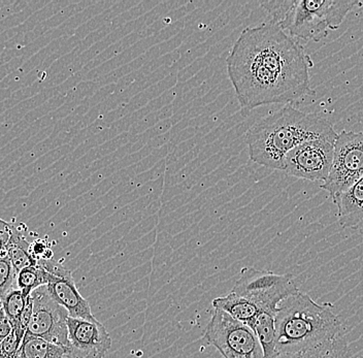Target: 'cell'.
Instances as JSON below:
<instances>
[{"instance_id":"obj_1","label":"cell","mask_w":363,"mask_h":358,"mask_svg":"<svg viewBox=\"0 0 363 358\" xmlns=\"http://www.w3.org/2000/svg\"><path fill=\"white\" fill-rule=\"evenodd\" d=\"M226 63L245 110L294 103L316 94L311 86L312 58L298 40L274 22L244 29Z\"/></svg>"},{"instance_id":"obj_2","label":"cell","mask_w":363,"mask_h":358,"mask_svg":"<svg viewBox=\"0 0 363 358\" xmlns=\"http://www.w3.org/2000/svg\"><path fill=\"white\" fill-rule=\"evenodd\" d=\"M337 133L324 118L291 106L267 115L247 130L245 139L252 162L284 171L286 155L311 140H335Z\"/></svg>"},{"instance_id":"obj_3","label":"cell","mask_w":363,"mask_h":358,"mask_svg":"<svg viewBox=\"0 0 363 358\" xmlns=\"http://www.w3.org/2000/svg\"><path fill=\"white\" fill-rule=\"evenodd\" d=\"M274 323L277 353L305 352L342 330L337 315L299 290L281 301Z\"/></svg>"},{"instance_id":"obj_4","label":"cell","mask_w":363,"mask_h":358,"mask_svg":"<svg viewBox=\"0 0 363 358\" xmlns=\"http://www.w3.org/2000/svg\"><path fill=\"white\" fill-rule=\"evenodd\" d=\"M284 31L299 40L318 43L328 35L329 30H337L347 15L362 1L339 0H285L261 4Z\"/></svg>"},{"instance_id":"obj_5","label":"cell","mask_w":363,"mask_h":358,"mask_svg":"<svg viewBox=\"0 0 363 358\" xmlns=\"http://www.w3.org/2000/svg\"><path fill=\"white\" fill-rule=\"evenodd\" d=\"M204 340L224 358H265L253 330L222 310L215 309L213 313Z\"/></svg>"},{"instance_id":"obj_6","label":"cell","mask_w":363,"mask_h":358,"mask_svg":"<svg viewBox=\"0 0 363 358\" xmlns=\"http://www.w3.org/2000/svg\"><path fill=\"white\" fill-rule=\"evenodd\" d=\"M363 177V133L342 131L335 142L328 180L320 185L335 203Z\"/></svg>"},{"instance_id":"obj_7","label":"cell","mask_w":363,"mask_h":358,"mask_svg":"<svg viewBox=\"0 0 363 358\" xmlns=\"http://www.w3.org/2000/svg\"><path fill=\"white\" fill-rule=\"evenodd\" d=\"M298 291L294 278L289 274L280 275L254 267L242 269L231 292L257 306L260 311L276 314L278 306L287 296Z\"/></svg>"},{"instance_id":"obj_8","label":"cell","mask_w":363,"mask_h":358,"mask_svg":"<svg viewBox=\"0 0 363 358\" xmlns=\"http://www.w3.org/2000/svg\"><path fill=\"white\" fill-rule=\"evenodd\" d=\"M33 310L26 334L69 349L67 318L69 314L50 294L47 285L30 294Z\"/></svg>"},{"instance_id":"obj_9","label":"cell","mask_w":363,"mask_h":358,"mask_svg":"<svg viewBox=\"0 0 363 358\" xmlns=\"http://www.w3.org/2000/svg\"><path fill=\"white\" fill-rule=\"evenodd\" d=\"M335 142L317 139L299 145L286 155L284 171L294 178L323 184L333 165Z\"/></svg>"},{"instance_id":"obj_10","label":"cell","mask_w":363,"mask_h":358,"mask_svg":"<svg viewBox=\"0 0 363 358\" xmlns=\"http://www.w3.org/2000/svg\"><path fill=\"white\" fill-rule=\"evenodd\" d=\"M38 262L49 273L47 287L50 294L59 305L67 310L69 317L93 323L97 321L91 311L89 303L77 289L72 272L53 259H40Z\"/></svg>"},{"instance_id":"obj_11","label":"cell","mask_w":363,"mask_h":358,"mask_svg":"<svg viewBox=\"0 0 363 358\" xmlns=\"http://www.w3.org/2000/svg\"><path fill=\"white\" fill-rule=\"evenodd\" d=\"M69 358H104L112 347V337L99 320L67 318Z\"/></svg>"},{"instance_id":"obj_12","label":"cell","mask_w":363,"mask_h":358,"mask_svg":"<svg viewBox=\"0 0 363 358\" xmlns=\"http://www.w3.org/2000/svg\"><path fill=\"white\" fill-rule=\"evenodd\" d=\"M333 203L342 228L363 230V177Z\"/></svg>"},{"instance_id":"obj_13","label":"cell","mask_w":363,"mask_h":358,"mask_svg":"<svg viewBox=\"0 0 363 358\" xmlns=\"http://www.w3.org/2000/svg\"><path fill=\"white\" fill-rule=\"evenodd\" d=\"M212 303L214 309L222 310L235 320L247 324L250 328L261 312L257 306L233 292L225 296L215 298Z\"/></svg>"},{"instance_id":"obj_14","label":"cell","mask_w":363,"mask_h":358,"mask_svg":"<svg viewBox=\"0 0 363 358\" xmlns=\"http://www.w3.org/2000/svg\"><path fill=\"white\" fill-rule=\"evenodd\" d=\"M68 352L69 349L49 343L42 337L26 334L17 358H60L68 354Z\"/></svg>"},{"instance_id":"obj_15","label":"cell","mask_w":363,"mask_h":358,"mask_svg":"<svg viewBox=\"0 0 363 358\" xmlns=\"http://www.w3.org/2000/svg\"><path fill=\"white\" fill-rule=\"evenodd\" d=\"M274 313L261 311L252 324L251 328L255 332L262 347L265 358H276L277 335Z\"/></svg>"},{"instance_id":"obj_16","label":"cell","mask_w":363,"mask_h":358,"mask_svg":"<svg viewBox=\"0 0 363 358\" xmlns=\"http://www.w3.org/2000/svg\"><path fill=\"white\" fill-rule=\"evenodd\" d=\"M6 254L17 274L25 267L38 264V260L31 254L30 244L16 226L10 243L6 247Z\"/></svg>"},{"instance_id":"obj_17","label":"cell","mask_w":363,"mask_h":358,"mask_svg":"<svg viewBox=\"0 0 363 358\" xmlns=\"http://www.w3.org/2000/svg\"><path fill=\"white\" fill-rule=\"evenodd\" d=\"M303 358H350L348 343L342 334L303 352Z\"/></svg>"},{"instance_id":"obj_18","label":"cell","mask_w":363,"mask_h":358,"mask_svg":"<svg viewBox=\"0 0 363 358\" xmlns=\"http://www.w3.org/2000/svg\"><path fill=\"white\" fill-rule=\"evenodd\" d=\"M49 273L38 262L35 266L25 267L17 275V289L22 290L25 296H29L38 287L48 284Z\"/></svg>"},{"instance_id":"obj_19","label":"cell","mask_w":363,"mask_h":358,"mask_svg":"<svg viewBox=\"0 0 363 358\" xmlns=\"http://www.w3.org/2000/svg\"><path fill=\"white\" fill-rule=\"evenodd\" d=\"M27 301H28V296H25L22 290L19 289H11L2 300V309L10 319L13 328H19Z\"/></svg>"},{"instance_id":"obj_20","label":"cell","mask_w":363,"mask_h":358,"mask_svg":"<svg viewBox=\"0 0 363 358\" xmlns=\"http://www.w3.org/2000/svg\"><path fill=\"white\" fill-rule=\"evenodd\" d=\"M17 272L13 269L8 255L0 259V309L2 308V300L4 296L17 286Z\"/></svg>"},{"instance_id":"obj_21","label":"cell","mask_w":363,"mask_h":358,"mask_svg":"<svg viewBox=\"0 0 363 358\" xmlns=\"http://www.w3.org/2000/svg\"><path fill=\"white\" fill-rule=\"evenodd\" d=\"M26 332L22 328H13V332L0 344V358H17Z\"/></svg>"},{"instance_id":"obj_22","label":"cell","mask_w":363,"mask_h":358,"mask_svg":"<svg viewBox=\"0 0 363 358\" xmlns=\"http://www.w3.org/2000/svg\"><path fill=\"white\" fill-rule=\"evenodd\" d=\"M15 226L9 222L0 219V251H6V247L10 243Z\"/></svg>"},{"instance_id":"obj_23","label":"cell","mask_w":363,"mask_h":358,"mask_svg":"<svg viewBox=\"0 0 363 358\" xmlns=\"http://www.w3.org/2000/svg\"><path fill=\"white\" fill-rule=\"evenodd\" d=\"M13 326L4 309H0V344L13 332Z\"/></svg>"},{"instance_id":"obj_24","label":"cell","mask_w":363,"mask_h":358,"mask_svg":"<svg viewBox=\"0 0 363 358\" xmlns=\"http://www.w3.org/2000/svg\"><path fill=\"white\" fill-rule=\"evenodd\" d=\"M276 358H303V352L301 353H278Z\"/></svg>"},{"instance_id":"obj_25","label":"cell","mask_w":363,"mask_h":358,"mask_svg":"<svg viewBox=\"0 0 363 358\" xmlns=\"http://www.w3.org/2000/svg\"><path fill=\"white\" fill-rule=\"evenodd\" d=\"M60 358H69V357H68V355L67 354V355H65V357H60Z\"/></svg>"}]
</instances>
